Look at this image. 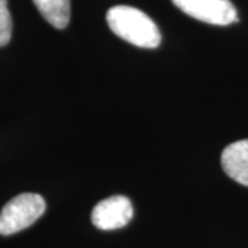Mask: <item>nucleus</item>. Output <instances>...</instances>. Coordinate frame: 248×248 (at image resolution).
Segmentation results:
<instances>
[{
	"instance_id": "423d86ee",
	"label": "nucleus",
	"mask_w": 248,
	"mask_h": 248,
	"mask_svg": "<svg viewBox=\"0 0 248 248\" xmlns=\"http://www.w3.org/2000/svg\"><path fill=\"white\" fill-rule=\"evenodd\" d=\"M39 13L57 29H65L71 18V0H33Z\"/></svg>"
},
{
	"instance_id": "0eeeda50",
	"label": "nucleus",
	"mask_w": 248,
	"mask_h": 248,
	"mask_svg": "<svg viewBox=\"0 0 248 248\" xmlns=\"http://www.w3.org/2000/svg\"><path fill=\"white\" fill-rule=\"evenodd\" d=\"M11 32H13V21L7 7V0H0V47L9 45Z\"/></svg>"
},
{
	"instance_id": "7ed1b4c3",
	"label": "nucleus",
	"mask_w": 248,
	"mask_h": 248,
	"mask_svg": "<svg viewBox=\"0 0 248 248\" xmlns=\"http://www.w3.org/2000/svg\"><path fill=\"white\" fill-rule=\"evenodd\" d=\"M186 16L211 25L226 27L237 21L231 0H171Z\"/></svg>"
},
{
	"instance_id": "f03ea898",
	"label": "nucleus",
	"mask_w": 248,
	"mask_h": 248,
	"mask_svg": "<svg viewBox=\"0 0 248 248\" xmlns=\"http://www.w3.org/2000/svg\"><path fill=\"white\" fill-rule=\"evenodd\" d=\"M46 211V202L36 193H21L11 199L0 213V234L10 236L33 225Z\"/></svg>"
},
{
	"instance_id": "39448f33",
	"label": "nucleus",
	"mask_w": 248,
	"mask_h": 248,
	"mask_svg": "<svg viewBox=\"0 0 248 248\" xmlns=\"http://www.w3.org/2000/svg\"><path fill=\"white\" fill-rule=\"evenodd\" d=\"M221 164L226 175L243 186H248V140L228 145L221 156Z\"/></svg>"
},
{
	"instance_id": "f257e3e1",
	"label": "nucleus",
	"mask_w": 248,
	"mask_h": 248,
	"mask_svg": "<svg viewBox=\"0 0 248 248\" xmlns=\"http://www.w3.org/2000/svg\"><path fill=\"white\" fill-rule=\"evenodd\" d=\"M107 21L115 35L137 47L156 48L161 42L159 28L153 19L135 7L115 6L108 10Z\"/></svg>"
},
{
	"instance_id": "20e7f679",
	"label": "nucleus",
	"mask_w": 248,
	"mask_h": 248,
	"mask_svg": "<svg viewBox=\"0 0 248 248\" xmlns=\"http://www.w3.org/2000/svg\"><path fill=\"white\" fill-rule=\"evenodd\" d=\"M133 215V204L125 196H112L94 207L91 222L101 231H116L128 225Z\"/></svg>"
}]
</instances>
